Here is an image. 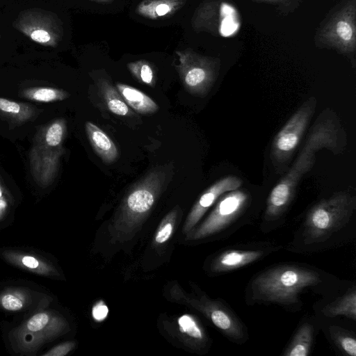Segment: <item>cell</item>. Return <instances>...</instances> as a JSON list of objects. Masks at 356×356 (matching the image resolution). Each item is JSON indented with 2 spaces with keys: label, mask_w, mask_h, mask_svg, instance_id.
I'll list each match as a JSON object with an SVG mask.
<instances>
[{
  "label": "cell",
  "mask_w": 356,
  "mask_h": 356,
  "mask_svg": "<svg viewBox=\"0 0 356 356\" xmlns=\"http://www.w3.org/2000/svg\"><path fill=\"white\" fill-rule=\"evenodd\" d=\"M175 53L178 57L175 67L185 90L195 96L207 95L218 76L220 60L199 54L189 48Z\"/></svg>",
  "instance_id": "10"
},
{
  "label": "cell",
  "mask_w": 356,
  "mask_h": 356,
  "mask_svg": "<svg viewBox=\"0 0 356 356\" xmlns=\"http://www.w3.org/2000/svg\"><path fill=\"white\" fill-rule=\"evenodd\" d=\"M255 3H265L273 5L283 15L294 12L300 5L302 0H252Z\"/></svg>",
  "instance_id": "28"
},
{
  "label": "cell",
  "mask_w": 356,
  "mask_h": 356,
  "mask_svg": "<svg viewBox=\"0 0 356 356\" xmlns=\"http://www.w3.org/2000/svg\"><path fill=\"white\" fill-rule=\"evenodd\" d=\"M356 195L350 190L335 192L314 204L297 225L288 251L321 252L344 245L356 236Z\"/></svg>",
  "instance_id": "3"
},
{
  "label": "cell",
  "mask_w": 356,
  "mask_h": 356,
  "mask_svg": "<svg viewBox=\"0 0 356 356\" xmlns=\"http://www.w3.org/2000/svg\"><path fill=\"white\" fill-rule=\"evenodd\" d=\"M314 44L348 58L355 67L356 0H343L330 10L316 29Z\"/></svg>",
  "instance_id": "5"
},
{
  "label": "cell",
  "mask_w": 356,
  "mask_h": 356,
  "mask_svg": "<svg viewBox=\"0 0 356 356\" xmlns=\"http://www.w3.org/2000/svg\"><path fill=\"white\" fill-rule=\"evenodd\" d=\"M90 1H95V2H98V3H110L113 0H90Z\"/></svg>",
  "instance_id": "32"
},
{
  "label": "cell",
  "mask_w": 356,
  "mask_h": 356,
  "mask_svg": "<svg viewBox=\"0 0 356 356\" xmlns=\"http://www.w3.org/2000/svg\"><path fill=\"white\" fill-rule=\"evenodd\" d=\"M28 97L35 101L49 102L63 99L67 97V94L51 88H38L29 91Z\"/></svg>",
  "instance_id": "25"
},
{
  "label": "cell",
  "mask_w": 356,
  "mask_h": 356,
  "mask_svg": "<svg viewBox=\"0 0 356 356\" xmlns=\"http://www.w3.org/2000/svg\"><path fill=\"white\" fill-rule=\"evenodd\" d=\"M1 190H0V197H1Z\"/></svg>",
  "instance_id": "34"
},
{
  "label": "cell",
  "mask_w": 356,
  "mask_h": 356,
  "mask_svg": "<svg viewBox=\"0 0 356 356\" xmlns=\"http://www.w3.org/2000/svg\"><path fill=\"white\" fill-rule=\"evenodd\" d=\"M172 176L170 165H157L136 182L124 197L117 216L118 225H135L152 208Z\"/></svg>",
  "instance_id": "6"
},
{
  "label": "cell",
  "mask_w": 356,
  "mask_h": 356,
  "mask_svg": "<svg viewBox=\"0 0 356 356\" xmlns=\"http://www.w3.org/2000/svg\"><path fill=\"white\" fill-rule=\"evenodd\" d=\"M85 128L91 146L101 159L107 164L115 162L118 158L119 152L111 138L91 122H86Z\"/></svg>",
  "instance_id": "17"
},
{
  "label": "cell",
  "mask_w": 356,
  "mask_h": 356,
  "mask_svg": "<svg viewBox=\"0 0 356 356\" xmlns=\"http://www.w3.org/2000/svg\"><path fill=\"white\" fill-rule=\"evenodd\" d=\"M3 257L10 263L31 273L47 276L56 274L54 266L33 255L6 252L3 254Z\"/></svg>",
  "instance_id": "20"
},
{
  "label": "cell",
  "mask_w": 356,
  "mask_h": 356,
  "mask_svg": "<svg viewBox=\"0 0 356 356\" xmlns=\"http://www.w3.org/2000/svg\"><path fill=\"white\" fill-rule=\"evenodd\" d=\"M341 280L306 263L286 262L269 266L253 275L244 290L248 306L275 305L296 313L302 309V296H321L332 291Z\"/></svg>",
  "instance_id": "1"
},
{
  "label": "cell",
  "mask_w": 356,
  "mask_h": 356,
  "mask_svg": "<svg viewBox=\"0 0 356 356\" xmlns=\"http://www.w3.org/2000/svg\"><path fill=\"white\" fill-rule=\"evenodd\" d=\"M22 109L21 106L15 102L8 100L6 99L0 98V110L12 114H18Z\"/></svg>",
  "instance_id": "30"
},
{
  "label": "cell",
  "mask_w": 356,
  "mask_h": 356,
  "mask_svg": "<svg viewBox=\"0 0 356 356\" xmlns=\"http://www.w3.org/2000/svg\"><path fill=\"white\" fill-rule=\"evenodd\" d=\"M314 316L320 320L344 317L356 322V284L341 281L330 293L313 305Z\"/></svg>",
  "instance_id": "13"
},
{
  "label": "cell",
  "mask_w": 356,
  "mask_h": 356,
  "mask_svg": "<svg viewBox=\"0 0 356 356\" xmlns=\"http://www.w3.org/2000/svg\"><path fill=\"white\" fill-rule=\"evenodd\" d=\"M318 320L320 330L335 351L343 356H356V334L354 331L328 321Z\"/></svg>",
  "instance_id": "16"
},
{
  "label": "cell",
  "mask_w": 356,
  "mask_h": 356,
  "mask_svg": "<svg viewBox=\"0 0 356 356\" xmlns=\"http://www.w3.org/2000/svg\"><path fill=\"white\" fill-rule=\"evenodd\" d=\"M320 325L315 316H305L300 321L281 356H308L311 354Z\"/></svg>",
  "instance_id": "15"
},
{
  "label": "cell",
  "mask_w": 356,
  "mask_h": 356,
  "mask_svg": "<svg viewBox=\"0 0 356 356\" xmlns=\"http://www.w3.org/2000/svg\"><path fill=\"white\" fill-rule=\"evenodd\" d=\"M65 132V125L61 121L53 123L47 129L45 140L51 147L58 146L62 141Z\"/></svg>",
  "instance_id": "27"
},
{
  "label": "cell",
  "mask_w": 356,
  "mask_h": 356,
  "mask_svg": "<svg viewBox=\"0 0 356 356\" xmlns=\"http://www.w3.org/2000/svg\"><path fill=\"white\" fill-rule=\"evenodd\" d=\"M251 195L239 188L222 195L209 214L196 227L192 229L188 240H224L238 229L252 222L250 209Z\"/></svg>",
  "instance_id": "4"
},
{
  "label": "cell",
  "mask_w": 356,
  "mask_h": 356,
  "mask_svg": "<svg viewBox=\"0 0 356 356\" xmlns=\"http://www.w3.org/2000/svg\"><path fill=\"white\" fill-rule=\"evenodd\" d=\"M115 87L127 104L137 113L152 114L159 110L156 103L138 89L121 83H117Z\"/></svg>",
  "instance_id": "19"
},
{
  "label": "cell",
  "mask_w": 356,
  "mask_h": 356,
  "mask_svg": "<svg viewBox=\"0 0 356 356\" xmlns=\"http://www.w3.org/2000/svg\"><path fill=\"white\" fill-rule=\"evenodd\" d=\"M284 247L271 241H257L225 246L212 255L207 266L212 275L229 274L280 252Z\"/></svg>",
  "instance_id": "8"
},
{
  "label": "cell",
  "mask_w": 356,
  "mask_h": 356,
  "mask_svg": "<svg viewBox=\"0 0 356 356\" xmlns=\"http://www.w3.org/2000/svg\"><path fill=\"white\" fill-rule=\"evenodd\" d=\"M175 216L176 211H172L165 218L155 236L156 243H163L170 238L172 233Z\"/></svg>",
  "instance_id": "26"
},
{
  "label": "cell",
  "mask_w": 356,
  "mask_h": 356,
  "mask_svg": "<svg viewBox=\"0 0 356 356\" xmlns=\"http://www.w3.org/2000/svg\"><path fill=\"white\" fill-rule=\"evenodd\" d=\"M99 91L109 111L119 116H128L133 114L122 95L109 81L100 78L97 81Z\"/></svg>",
  "instance_id": "21"
},
{
  "label": "cell",
  "mask_w": 356,
  "mask_h": 356,
  "mask_svg": "<svg viewBox=\"0 0 356 356\" xmlns=\"http://www.w3.org/2000/svg\"><path fill=\"white\" fill-rule=\"evenodd\" d=\"M108 313V307L102 301H100L95 305L92 310V317L98 321L104 320L107 316Z\"/></svg>",
  "instance_id": "31"
},
{
  "label": "cell",
  "mask_w": 356,
  "mask_h": 356,
  "mask_svg": "<svg viewBox=\"0 0 356 356\" xmlns=\"http://www.w3.org/2000/svg\"><path fill=\"white\" fill-rule=\"evenodd\" d=\"M5 202L2 200H0V207H4Z\"/></svg>",
  "instance_id": "33"
},
{
  "label": "cell",
  "mask_w": 356,
  "mask_h": 356,
  "mask_svg": "<svg viewBox=\"0 0 356 356\" xmlns=\"http://www.w3.org/2000/svg\"><path fill=\"white\" fill-rule=\"evenodd\" d=\"M13 26L30 40L45 47H56L63 35L62 23L57 15L40 8L22 11Z\"/></svg>",
  "instance_id": "11"
},
{
  "label": "cell",
  "mask_w": 356,
  "mask_h": 356,
  "mask_svg": "<svg viewBox=\"0 0 356 356\" xmlns=\"http://www.w3.org/2000/svg\"><path fill=\"white\" fill-rule=\"evenodd\" d=\"M238 17L236 9L227 0H205L196 8L191 25L197 32L224 35L222 28L238 25Z\"/></svg>",
  "instance_id": "12"
},
{
  "label": "cell",
  "mask_w": 356,
  "mask_h": 356,
  "mask_svg": "<svg viewBox=\"0 0 356 356\" xmlns=\"http://www.w3.org/2000/svg\"><path fill=\"white\" fill-rule=\"evenodd\" d=\"M242 184L243 181L240 178L229 175L217 180L211 185L192 207L184 226V232H191L222 195L239 188Z\"/></svg>",
  "instance_id": "14"
},
{
  "label": "cell",
  "mask_w": 356,
  "mask_h": 356,
  "mask_svg": "<svg viewBox=\"0 0 356 356\" xmlns=\"http://www.w3.org/2000/svg\"><path fill=\"white\" fill-rule=\"evenodd\" d=\"M316 105V97L308 98L275 135L270 158L277 173L281 175L286 170L315 113Z\"/></svg>",
  "instance_id": "7"
},
{
  "label": "cell",
  "mask_w": 356,
  "mask_h": 356,
  "mask_svg": "<svg viewBox=\"0 0 356 356\" xmlns=\"http://www.w3.org/2000/svg\"><path fill=\"white\" fill-rule=\"evenodd\" d=\"M186 0H143L136 13L147 19H156L171 16L182 8Z\"/></svg>",
  "instance_id": "18"
},
{
  "label": "cell",
  "mask_w": 356,
  "mask_h": 356,
  "mask_svg": "<svg viewBox=\"0 0 356 356\" xmlns=\"http://www.w3.org/2000/svg\"><path fill=\"white\" fill-rule=\"evenodd\" d=\"M178 324L181 332L186 333L188 336L200 343L207 342V337L204 332L194 318L190 315L185 314L179 317Z\"/></svg>",
  "instance_id": "23"
},
{
  "label": "cell",
  "mask_w": 356,
  "mask_h": 356,
  "mask_svg": "<svg viewBox=\"0 0 356 356\" xmlns=\"http://www.w3.org/2000/svg\"><path fill=\"white\" fill-rule=\"evenodd\" d=\"M346 143V134L338 116L330 108H326L313 124L294 163L271 190L261 216V232L269 234L284 225L300 181L314 164L316 152L325 148L334 154H341Z\"/></svg>",
  "instance_id": "2"
},
{
  "label": "cell",
  "mask_w": 356,
  "mask_h": 356,
  "mask_svg": "<svg viewBox=\"0 0 356 356\" xmlns=\"http://www.w3.org/2000/svg\"><path fill=\"white\" fill-rule=\"evenodd\" d=\"M74 343L65 342L50 349L47 353L43 354L45 356H64L74 348Z\"/></svg>",
  "instance_id": "29"
},
{
  "label": "cell",
  "mask_w": 356,
  "mask_h": 356,
  "mask_svg": "<svg viewBox=\"0 0 356 356\" xmlns=\"http://www.w3.org/2000/svg\"><path fill=\"white\" fill-rule=\"evenodd\" d=\"M67 322L55 312H37L10 334L13 348L24 355H34L44 343L67 330Z\"/></svg>",
  "instance_id": "9"
},
{
  "label": "cell",
  "mask_w": 356,
  "mask_h": 356,
  "mask_svg": "<svg viewBox=\"0 0 356 356\" xmlns=\"http://www.w3.org/2000/svg\"><path fill=\"white\" fill-rule=\"evenodd\" d=\"M127 67L131 74L140 82L150 87L155 84V72L151 64L145 60L129 63Z\"/></svg>",
  "instance_id": "22"
},
{
  "label": "cell",
  "mask_w": 356,
  "mask_h": 356,
  "mask_svg": "<svg viewBox=\"0 0 356 356\" xmlns=\"http://www.w3.org/2000/svg\"><path fill=\"white\" fill-rule=\"evenodd\" d=\"M26 302V296L22 291L9 290L0 295V306L7 311H19Z\"/></svg>",
  "instance_id": "24"
}]
</instances>
